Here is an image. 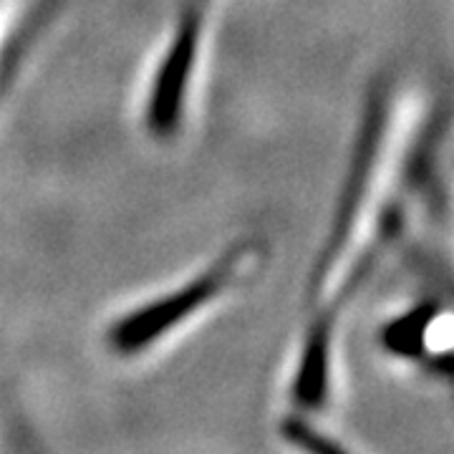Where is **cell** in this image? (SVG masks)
<instances>
[{"mask_svg": "<svg viewBox=\"0 0 454 454\" xmlns=\"http://www.w3.org/2000/svg\"><path fill=\"white\" fill-rule=\"evenodd\" d=\"M250 258L253 253L240 245L238 250H230L225 258L212 262L205 273L192 278L190 283L129 310L109 328V346L119 356H131L142 348H149L154 340L164 339L179 324L190 321L195 310L205 309L220 295H225L227 288H232L240 278V270L250 268Z\"/></svg>", "mask_w": 454, "mask_h": 454, "instance_id": "obj_1", "label": "cell"}, {"mask_svg": "<svg viewBox=\"0 0 454 454\" xmlns=\"http://www.w3.org/2000/svg\"><path fill=\"white\" fill-rule=\"evenodd\" d=\"M205 16H207V0H184L167 53L157 68L152 94L146 101V127L160 139L172 137L179 127L187 89L195 74Z\"/></svg>", "mask_w": 454, "mask_h": 454, "instance_id": "obj_2", "label": "cell"}]
</instances>
